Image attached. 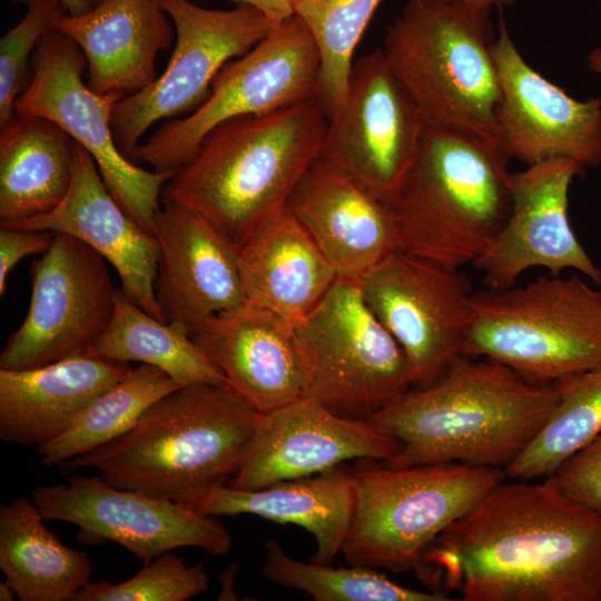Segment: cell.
<instances>
[{
  "label": "cell",
  "mask_w": 601,
  "mask_h": 601,
  "mask_svg": "<svg viewBox=\"0 0 601 601\" xmlns=\"http://www.w3.org/2000/svg\"><path fill=\"white\" fill-rule=\"evenodd\" d=\"M424 129L416 102L376 49L353 62L317 160L390 203L416 158Z\"/></svg>",
  "instance_id": "cell-13"
},
{
  "label": "cell",
  "mask_w": 601,
  "mask_h": 601,
  "mask_svg": "<svg viewBox=\"0 0 601 601\" xmlns=\"http://www.w3.org/2000/svg\"><path fill=\"white\" fill-rule=\"evenodd\" d=\"M583 173L561 158L511 173L512 206L492 243L472 264L487 288L515 285L531 268L553 276L573 269L601 286V269L575 236L569 219V190Z\"/></svg>",
  "instance_id": "cell-17"
},
{
  "label": "cell",
  "mask_w": 601,
  "mask_h": 601,
  "mask_svg": "<svg viewBox=\"0 0 601 601\" xmlns=\"http://www.w3.org/2000/svg\"><path fill=\"white\" fill-rule=\"evenodd\" d=\"M55 231L19 230L0 227V295L7 290V277L18 262L29 255L45 254Z\"/></svg>",
  "instance_id": "cell-38"
},
{
  "label": "cell",
  "mask_w": 601,
  "mask_h": 601,
  "mask_svg": "<svg viewBox=\"0 0 601 601\" xmlns=\"http://www.w3.org/2000/svg\"><path fill=\"white\" fill-rule=\"evenodd\" d=\"M234 575H235V569H230V568L227 569V571H225L224 574L220 575V580L223 582V590L219 597L220 600L234 599L231 598L234 597V594H233L231 584H230V582L234 579Z\"/></svg>",
  "instance_id": "cell-42"
},
{
  "label": "cell",
  "mask_w": 601,
  "mask_h": 601,
  "mask_svg": "<svg viewBox=\"0 0 601 601\" xmlns=\"http://www.w3.org/2000/svg\"><path fill=\"white\" fill-rule=\"evenodd\" d=\"M353 470L354 512L342 545L349 565L415 570L424 550L506 480L503 469L464 463L390 467L362 460Z\"/></svg>",
  "instance_id": "cell-8"
},
{
  "label": "cell",
  "mask_w": 601,
  "mask_h": 601,
  "mask_svg": "<svg viewBox=\"0 0 601 601\" xmlns=\"http://www.w3.org/2000/svg\"><path fill=\"white\" fill-rule=\"evenodd\" d=\"M552 384L556 404L534 440L505 467L506 479H546L601 433V365Z\"/></svg>",
  "instance_id": "cell-32"
},
{
  "label": "cell",
  "mask_w": 601,
  "mask_h": 601,
  "mask_svg": "<svg viewBox=\"0 0 601 601\" xmlns=\"http://www.w3.org/2000/svg\"><path fill=\"white\" fill-rule=\"evenodd\" d=\"M589 68L601 76V48H594L588 57Z\"/></svg>",
  "instance_id": "cell-43"
},
{
  "label": "cell",
  "mask_w": 601,
  "mask_h": 601,
  "mask_svg": "<svg viewBox=\"0 0 601 601\" xmlns=\"http://www.w3.org/2000/svg\"><path fill=\"white\" fill-rule=\"evenodd\" d=\"M16 595H17L16 591L7 581L0 583V600L1 601H12L14 600Z\"/></svg>",
  "instance_id": "cell-44"
},
{
  "label": "cell",
  "mask_w": 601,
  "mask_h": 601,
  "mask_svg": "<svg viewBox=\"0 0 601 601\" xmlns=\"http://www.w3.org/2000/svg\"><path fill=\"white\" fill-rule=\"evenodd\" d=\"M159 1L176 33L169 62L152 83L121 98L111 112L114 139L129 160L155 122L196 110L223 66L248 52L283 21L243 3L217 10L189 0Z\"/></svg>",
  "instance_id": "cell-12"
},
{
  "label": "cell",
  "mask_w": 601,
  "mask_h": 601,
  "mask_svg": "<svg viewBox=\"0 0 601 601\" xmlns=\"http://www.w3.org/2000/svg\"><path fill=\"white\" fill-rule=\"evenodd\" d=\"M77 142L57 124L14 114L0 127V224L55 209L73 176Z\"/></svg>",
  "instance_id": "cell-28"
},
{
  "label": "cell",
  "mask_w": 601,
  "mask_h": 601,
  "mask_svg": "<svg viewBox=\"0 0 601 601\" xmlns=\"http://www.w3.org/2000/svg\"><path fill=\"white\" fill-rule=\"evenodd\" d=\"M400 443L368 420L341 417L300 396L259 413L229 486L259 490L322 473L348 460L386 462Z\"/></svg>",
  "instance_id": "cell-19"
},
{
  "label": "cell",
  "mask_w": 601,
  "mask_h": 601,
  "mask_svg": "<svg viewBox=\"0 0 601 601\" xmlns=\"http://www.w3.org/2000/svg\"><path fill=\"white\" fill-rule=\"evenodd\" d=\"M190 337L257 412L302 396L294 325L274 312L245 302L209 317Z\"/></svg>",
  "instance_id": "cell-22"
},
{
  "label": "cell",
  "mask_w": 601,
  "mask_h": 601,
  "mask_svg": "<svg viewBox=\"0 0 601 601\" xmlns=\"http://www.w3.org/2000/svg\"><path fill=\"white\" fill-rule=\"evenodd\" d=\"M354 278L404 351L412 388L433 384L463 355L473 293L460 270L396 249Z\"/></svg>",
  "instance_id": "cell-15"
},
{
  "label": "cell",
  "mask_w": 601,
  "mask_h": 601,
  "mask_svg": "<svg viewBox=\"0 0 601 601\" xmlns=\"http://www.w3.org/2000/svg\"><path fill=\"white\" fill-rule=\"evenodd\" d=\"M238 4H249L262 10L269 17L284 20L294 14L293 0H233Z\"/></svg>",
  "instance_id": "cell-39"
},
{
  "label": "cell",
  "mask_w": 601,
  "mask_h": 601,
  "mask_svg": "<svg viewBox=\"0 0 601 601\" xmlns=\"http://www.w3.org/2000/svg\"><path fill=\"white\" fill-rule=\"evenodd\" d=\"M164 201L155 229V296L165 322L191 333L209 317L246 302L238 249L199 214Z\"/></svg>",
  "instance_id": "cell-20"
},
{
  "label": "cell",
  "mask_w": 601,
  "mask_h": 601,
  "mask_svg": "<svg viewBox=\"0 0 601 601\" xmlns=\"http://www.w3.org/2000/svg\"><path fill=\"white\" fill-rule=\"evenodd\" d=\"M258 416L227 384L183 386L152 403L122 435L60 469H93L112 486L194 510L236 473Z\"/></svg>",
  "instance_id": "cell-3"
},
{
  "label": "cell",
  "mask_w": 601,
  "mask_h": 601,
  "mask_svg": "<svg viewBox=\"0 0 601 601\" xmlns=\"http://www.w3.org/2000/svg\"><path fill=\"white\" fill-rule=\"evenodd\" d=\"M194 510L213 518L254 514L302 526L316 542L311 561L332 564L342 551L353 518V470L342 463L318 474L259 490H238L223 484L206 494Z\"/></svg>",
  "instance_id": "cell-27"
},
{
  "label": "cell",
  "mask_w": 601,
  "mask_h": 601,
  "mask_svg": "<svg viewBox=\"0 0 601 601\" xmlns=\"http://www.w3.org/2000/svg\"><path fill=\"white\" fill-rule=\"evenodd\" d=\"M328 117L317 98L210 130L194 158L165 184L164 200L207 219L237 249L287 203L317 159Z\"/></svg>",
  "instance_id": "cell-4"
},
{
  "label": "cell",
  "mask_w": 601,
  "mask_h": 601,
  "mask_svg": "<svg viewBox=\"0 0 601 601\" xmlns=\"http://www.w3.org/2000/svg\"><path fill=\"white\" fill-rule=\"evenodd\" d=\"M105 259L77 237L55 233L50 248L31 264L28 313L0 354V370L89 353L115 312L117 289Z\"/></svg>",
  "instance_id": "cell-14"
},
{
  "label": "cell",
  "mask_w": 601,
  "mask_h": 601,
  "mask_svg": "<svg viewBox=\"0 0 601 601\" xmlns=\"http://www.w3.org/2000/svg\"><path fill=\"white\" fill-rule=\"evenodd\" d=\"M544 482L601 516V433L569 456Z\"/></svg>",
  "instance_id": "cell-37"
},
{
  "label": "cell",
  "mask_w": 601,
  "mask_h": 601,
  "mask_svg": "<svg viewBox=\"0 0 601 601\" xmlns=\"http://www.w3.org/2000/svg\"><path fill=\"white\" fill-rule=\"evenodd\" d=\"M501 99L499 137L526 165L561 158L583 174L601 164V98L577 100L523 58L501 17L492 47Z\"/></svg>",
  "instance_id": "cell-18"
},
{
  "label": "cell",
  "mask_w": 601,
  "mask_h": 601,
  "mask_svg": "<svg viewBox=\"0 0 601 601\" xmlns=\"http://www.w3.org/2000/svg\"><path fill=\"white\" fill-rule=\"evenodd\" d=\"M382 0H293L294 13L308 27L318 48L316 98L329 118L342 105L353 53Z\"/></svg>",
  "instance_id": "cell-34"
},
{
  "label": "cell",
  "mask_w": 601,
  "mask_h": 601,
  "mask_svg": "<svg viewBox=\"0 0 601 601\" xmlns=\"http://www.w3.org/2000/svg\"><path fill=\"white\" fill-rule=\"evenodd\" d=\"M32 497L45 520L78 526L83 544L117 543L144 564L178 548L194 546L221 556L231 538L213 516L183 504L112 486L100 476L70 475L39 485Z\"/></svg>",
  "instance_id": "cell-16"
},
{
  "label": "cell",
  "mask_w": 601,
  "mask_h": 601,
  "mask_svg": "<svg viewBox=\"0 0 601 601\" xmlns=\"http://www.w3.org/2000/svg\"><path fill=\"white\" fill-rule=\"evenodd\" d=\"M287 205L338 276L357 277L397 249L390 205L317 159Z\"/></svg>",
  "instance_id": "cell-23"
},
{
  "label": "cell",
  "mask_w": 601,
  "mask_h": 601,
  "mask_svg": "<svg viewBox=\"0 0 601 601\" xmlns=\"http://www.w3.org/2000/svg\"><path fill=\"white\" fill-rule=\"evenodd\" d=\"M555 404L552 383L531 382L489 357L462 355L436 382L411 388L368 421L400 443L386 466L457 462L505 470Z\"/></svg>",
  "instance_id": "cell-2"
},
{
  "label": "cell",
  "mask_w": 601,
  "mask_h": 601,
  "mask_svg": "<svg viewBox=\"0 0 601 601\" xmlns=\"http://www.w3.org/2000/svg\"><path fill=\"white\" fill-rule=\"evenodd\" d=\"M264 577L282 588L300 590L316 601H447L446 593L411 589L363 566L333 568L289 556L277 539L265 542Z\"/></svg>",
  "instance_id": "cell-33"
},
{
  "label": "cell",
  "mask_w": 601,
  "mask_h": 601,
  "mask_svg": "<svg viewBox=\"0 0 601 601\" xmlns=\"http://www.w3.org/2000/svg\"><path fill=\"white\" fill-rule=\"evenodd\" d=\"M66 14L78 16L88 12L93 0H59Z\"/></svg>",
  "instance_id": "cell-40"
},
{
  "label": "cell",
  "mask_w": 601,
  "mask_h": 601,
  "mask_svg": "<svg viewBox=\"0 0 601 601\" xmlns=\"http://www.w3.org/2000/svg\"><path fill=\"white\" fill-rule=\"evenodd\" d=\"M294 333L302 396L341 417L370 420L413 386L404 351L354 277L339 276Z\"/></svg>",
  "instance_id": "cell-9"
},
{
  "label": "cell",
  "mask_w": 601,
  "mask_h": 601,
  "mask_svg": "<svg viewBox=\"0 0 601 601\" xmlns=\"http://www.w3.org/2000/svg\"><path fill=\"white\" fill-rule=\"evenodd\" d=\"M19 230L65 233L102 255L117 270L124 294L150 316L165 322L155 296L159 246L117 203L91 155L77 144L73 176L65 199L51 211L0 224Z\"/></svg>",
  "instance_id": "cell-21"
},
{
  "label": "cell",
  "mask_w": 601,
  "mask_h": 601,
  "mask_svg": "<svg viewBox=\"0 0 601 601\" xmlns=\"http://www.w3.org/2000/svg\"><path fill=\"white\" fill-rule=\"evenodd\" d=\"M167 373L141 364L97 396L52 442L38 447L45 466H60L127 432L157 400L179 388Z\"/></svg>",
  "instance_id": "cell-31"
},
{
  "label": "cell",
  "mask_w": 601,
  "mask_h": 601,
  "mask_svg": "<svg viewBox=\"0 0 601 601\" xmlns=\"http://www.w3.org/2000/svg\"><path fill=\"white\" fill-rule=\"evenodd\" d=\"M130 370L127 362L88 353L30 370H0V439L38 447L52 442Z\"/></svg>",
  "instance_id": "cell-25"
},
{
  "label": "cell",
  "mask_w": 601,
  "mask_h": 601,
  "mask_svg": "<svg viewBox=\"0 0 601 601\" xmlns=\"http://www.w3.org/2000/svg\"><path fill=\"white\" fill-rule=\"evenodd\" d=\"M319 69L315 39L294 13L248 52L226 62L214 77L207 99L187 117L164 122L137 146L131 161L173 177L219 124L316 98Z\"/></svg>",
  "instance_id": "cell-10"
},
{
  "label": "cell",
  "mask_w": 601,
  "mask_h": 601,
  "mask_svg": "<svg viewBox=\"0 0 601 601\" xmlns=\"http://www.w3.org/2000/svg\"><path fill=\"white\" fill-rule=\"evenodd\" d=\"M464 3L466 6L482 9L491 10L493 7H506L514 4L518 0H452Z\"/></svg>",
  "instance_id": "cell-41"
},
{
  "label": "cell",
  "mask_w": 601,
  "mask_h": 601,
  "mask_svg": "<svg viewBox=\"0 0 601 601\" xmlns=\"http://www.w3.org/2000/svg\"><path fill=\"white\" fill-rule=\"evenodd\" d=\"M27 12L0 40V127L16 114L28 59L42 37L52 29L53 18L65 12L59 0H12Z\"/></svg>",
  "instance_id": "cell-36"
},
{
  "label": "cell",
  "mask_w": 601,
  "mask_h": 601,
  "mask_svg": "<svg viewBox=\"0 0 601 601\" xmlns=\"http://www.w3.org/2000/svg\"><path fill=\"white\" fill-rule=\"evenodd\" d=\"M246 302L293 325L339 277L287 203L267 216L238 249Z\"/></svg>",
  "instance_id": "cell-26"
},
{
  "label": "cell",
  "mask_w": 601,
  "mask_h": 601,
  "mask_svg": "<svg viewBox=\"0 0 601 601\" xmlns=\"http://www.w3.org/2000/svg\"><path fill=\"white\" fill-rule=\"evenodd\" d=\"M88 354L152 365L179 386L227 384L223 372L195 344L188 329L150 316L121 289H117L108 328Z\"/></svg>",
  "instance_id": "cell-30"
},
{
  "label": "cell",
  "mask_w": 601,
  "mask_h": 601,
  "mask_svg": "<svg viewBox=\"0 0 601 601\" xmlns=\"http://www.w3.org/2000/svg\"><path fill=\"white\" fill-rule=\"evenodd\" d=\"M168 18L159 0H93L86 13H57L52 27L83 52L90 89L126 97L158 77L157 57L174 38Z\"/></svg>",
  "instance_id": "cell-24"
},
{
  "label": "cell",
  "mask_w": 601,
  "mask_h": 601,
  "mask_svg": "<svg viewBox=\"0 0 601 601\" xmlns=\"http://www.w3.org/2000/svg\"><path fill=\"white\" fill-rule=\"evenodd\" d=\"M463 355L495 359L551 384L601 365V286L580 275L540 276L472 294Z\"/></svg>",
  "instance_id": "cell-7"
},
{
  "label": "cell",
  "mask_w": 601,
  "mask_h": 601,
  "mask_svg": "<svg viewBox=\"0 0 601 601\" xmlns=\"http://www.w3.org/2000/svg\"><path fill=\"white\" fill-rule=\"evenodd\" d=\"M415 571L464 601H601V516L544 481L504 480Z\"/></svg>",
  "instance_id": "cell-1"
},
{
  "label": "cell",
  "mask_w": 601,
  "mask_h": 601,
  "mask_svg": "<svg viewBox=\"0 0 601 601\" xmlns=\"http://www.w3.org/2000/svg\"><path fill=\"white\" fill-rule=\"evenodd\" d=\"M43 521L23 495L0 508V569L21 601H71L90 582L91 561Z\"/></svg>",
  "instance_id": "cell-29"
},
{
  "label": "cell",
  "mask_w": 601,
  "mask_h": 601,
  "mask_svg": "<svg viewBox=\"0 0 601 601\" xmlns=\"http://www.w3.org/2000/svg\"><path fill=\"white\" fill-rule=\"evenodd\" d=\"M490 12L452 0H407L388 26L382 50L425 126L499 137Z\"/></svg>",
  "instance_id": "cell-6"
},
{
  "label": "cell",
  "mask_w": 601,
  "mask_h": 601,
  "mask_svg": "<svg viewBox=\"0 0 601 601\" xmlns=\"http://www.w3.org/2000/svg\"><path fill=\"white\" fill-rule=\"evenodd\" d=\"M207 589L204 562L188 566L169 551L121 583L90 581L71 601H186Z\"/></svg>",
  "instance_id": "cell-35"
},
{
  "label": "cell",
  "mask_w": 601,
  "mask_h": 601,
  "mask_svg": "<svg viewBox=\"0 0 601 601\" xmlns=\"http://www.w3.org/2000/svg\"><path fill=\"white\" fill-rule=\"evenodd\" d=\"M511 157L500 137L425 126L391 207L397 249L450 269L473 264L512 206Z\"/></svg>",
  "instance_id": "cell-5"
},
{
  "label": "cell",
  "mask_w": 601,
  "mask_h": 601,
  "mask_svg": "<svg viewBox=\"0 0 601 601\" xmlns=\"http://www.w3.org/2000/svg\"><path fill=\"white\" fill-rule=\"evenodd\" d=\"M33 58V73L16 101V112L43 117L62 128L91 155L117 203L155 236L159 198L171 176L140 167L117 147L111 112L125 96L90 89L82 79L83 52L53 28L39 41Z\"/></svg>",
  "instance_id": "cell-11"
}]
</instances>
